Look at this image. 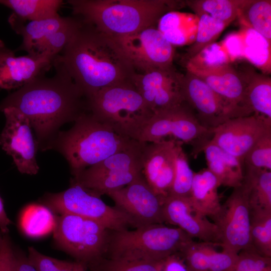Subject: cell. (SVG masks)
Listing matches in <instances>:
<instances>
[{
	"label": "cell",
	"instance_id": "cell-1",
	"mask_svg": "<svg viewBox=\"0 0 271 271\" xmlns=\"http://www.w3.org/2000/svg\"><path fill=\"white\" fill-rule=\"evenodd\" d=\"M55 74H42L10 94L0 103V112L12 107L29 120L38 150L45 151L66 123L87 111L86 99L64 67L55 58Z\"/></svg>",
	"mask_w": 271,
	"mask_h": 271
},
{
	"label": "cell",
	"instance_id": "cell-2",
	"mask_svg": "<svg viewBox=\"0 0 271 271\" xmlns=\"http://www.w3.org/2000/svg\"><path fill=\"white\" fill-rule=\"evenodd\" d=\"M61 53L55 59L86 99L102 88L131 80L137 72L114 37L82 20Z\"/></svg>",
	"mask_w": 271,
	"mask_h": 271
},
{
	"label": "cell",
	"instance_id": "cell-3",
	"mask_svg": "<svg viewBox=\"0 0 271 271\" xmlns=\"http://www.w3.org/2000/svg\"><path fill=\"white\" fill-rule=\"evenodd\" d=\"M72 13L98 30L116 37L155 27L165 14L185 5L174 0H69Z\"/></svg>",
	"mask_w": 271,
	"mask_h": 271
},
{
	"label": "cell",
	"instance_id": "cell-4",
	"mask_svg": "<svg viewBox=\"0 0 271 271\" xmlns=\"http://www.w3.org/2000/svg\"><path fill=\"white\" fill-rule=\"evenodd\" d=\"M136 141L119 134L86 111L76 119L70 129L59 131L46 151L53 149L60 153L68 162L73 176L128 148Z\"/></svg>",
	"mask_w": 271,
	"mask_h": 271
},
{
	"label": "cell",
	"instance_id": "cell-5",
	"mask_svg": "<svg viewBox=\"0 0 271 271\" xmlns=\"http://www.w3.org/2000/svg\"><path fill=\"white\" fill-rule=\"evenodd\" d=\"M194 239L181 229L156 224L109 230L104 257L124 260L161 261L181 252Z\"/></svg>",
	"mask_w": 271,
	"mask_h": 271
},
{
	"label": "cell",
	"instance_id": "cell-6",
	"mask_svg": "<svg viewBox=\"0 0 271 271\" xmlns=\"http://www.w3.org/2000/svg\"><path fill=\"white\" fill-rule=\"evenodd\" d=\"M86 104L96 119L134 140L154 113L131 80L101 89L87 98Z\"/></svg>",
	"mask_w": 271,
	"mask_h": 271
},
{
	"label": "cell",
	"instance_id": "cell-7",
	"mask_svg": "<svg viewBox=\"0 0 271 271\" xmlns=\"http://www.w3.org/2000/svg\"><path fill=\"white\" fill-rule=\"evenodd\" d=\"M108 234L98 222L73 214H60L54 221L57 247L87 267L104 257Z\"/></svg>",
	"mask_w": 271,
	"mask_h": 271
},
{
	"label": "cell",
	"instance_id": "cell-8",
	"mask_svg": "<svg viewBox=\"0 0 271 271\" xmlns=\"http://www.w3.org/2000/svg\"><path fill=\"white\" fill-rule=\"evenodd\" d=\"M144 143L136 141L128 148L73 176L71 182L100 197L128 185L142 174Z\"/></svg>",
	"mask_w": 271,
	"mask_h": 271
},
{
	"label": "cell",
	"instance_id": "cell-9",
	"mask_svg": "<svg viewBox=\"0 0 271 271\" xmlns=\"http://www.w3.org/2000/svg\"><path fill=\"white\" fill-rule=\"evenodd\" d=\"M45 207L59 215L70 214L96 221L109 230L134 228L130 219L114 206L104 203L96 196L76 183L56 193H47L42 198Z\"/></svg>",
	"mask_w": 271,
	"mask_h": 271
},
{
	"label": "cell",
	"instance_id": "cell-10",
	"mask_svg": "<svg viewBox=\"0 0 271 271\" xmlns=\"http://www.w3.org/2000/svg\"><path fill=\"white\" fill-rule=\"evenodd\" d=\"M212 136V130L199 122L192 109L184 101L175 107L154 113L136 140L155 143L169 138L190 144L193 150L201 141Z\"/></svg>",
	"mask_w": 271,
	"mask_h": 271
},
{
	"label": "cell",
	"instance_id": "cell-11",
	"mask_svg": "<svg viewBox=\"0 0 271 271\" xmlns=\"http://www.w3.org/2000/svg\"><path fill=\"white\" fill-rule=\"evenodd\" d=\"M210 218L217 227L221 249L238 254L252 247L248 192L243 181Z\"/></svg>",
	"mask_w": 271,
	"mask_h": 271
},
{
	"label": "cell",
	"instance_id": "cell-12",
	"mask_svg": "<svg viewBox=\"0 0 271 271\" xmlns=\"http://www.w3.org/2000/svg\"><path fill=\"white\" fill-rule=\"evenodd\" d=\"M114 38L137 72L173 66L174 47L155 27Z\"/></svg>",
	"mask_w": 271,
	"mask_h": 271
},
{
	"label": "cell",
	"instance_id": "cell-13",
	"mask_svg": "<svg viewBox=\"0 0 271 271\" xmlns=\"http://www.w3.org/2000/svg\"><path fill=\"white\" fill-rule=\"evenodd\" d=\"M106 195L113 200L116 208L128 216L134 228L165 223V198L154 192L142 174L128 185Z\"/></svg>",
	"mask_w": 271,
	"mask_h": 271
},
{
	"label": "cell",
	"instance_id": "cell-14",
	"mask_svg": "<svg viewBox=\"0 0 271 271\" xmlns=\"http://www.w3.org/2000/svg\"><path fill=\"white\" fill-rule=\"evenodd\" d=\"M2 112L6 123L0 134L2 148L12 157L20 173L36 175L39 170L36 158L38 148L29 120L12 107L5 108Z\"/></svg>",
	"mask_w": 271,
	"mask_h": 271
},
{
	"label": "cell",
	"instance_id": "cell-15",
	"mask_svg": "<svg viewBox=\"0 0 271 271\" xmlns=\"http://www.w3.org/2000/svg\"><path fill=\"white\" fill-rule=\"evenodd\" d=\"M212 131L211 141L243 164L245 155L255 143L271 132V122L252 114L229 119Z\"/></svg>",
	"mask_w": 271,
	"mask_h": 271
},
{
	"label": "cell",
	"instance_id": "cell-16",
	"mask_svg": "<svg viewBox=\"0 0 271 271\" xmlns=\"http://www.w3.org/2000/svg\"><path fill=\"white\" fill-rule=\"evenodd\" d=\"M181 90L183 101L205 127L212 130L227 120L235 118L226 101L205 82L188 71L182 75Z\"/></svg>",
	"mask_w": 271,
	"mask_h": 271
},
{
	"label": "cell",
	"instance_id": "cell-17",
	"mask_svg": "<svg viewBox=\"0 0 271 271\" xmlns=\"http://www.w3.org/2000/svg\"><path fill=\"white\" fill-rule=\"evenodd\" d=\"M182 75L173 66L136 72L131 80L148 107L155 113L184 102L181 90Z\"/></svg>",
	"mask_w": 271,
	"mask_h": 271
},
{
	"label": "cell",
	"instance_id": "cell-18",
	"mask_svg": "<svg viewBox=\"0 0 271 271\" xmlns=\"http://www.w3.org/2000/svg\"><path fill=\"white\" fill-rule=\"evenodd\" d=\"M186 71L205 82L229 105L235 117L249 115L245 106V83L240 72L229 64L206 66L191 61Z\"/></svg>",
	"mask_w": 271,
	"mask_h": 271
},
{
	"label": "cell",
	"instance_id": "cell-19",
	"mask_svg": "<svg viewBox=\"0 0 271 271\" xmlns=\"http://www.w3.org/2000/svg\"><path fill=\"white\" fill-rule=\"evenodd\" d=\"M180 143L172 139L144 143L142 174L154 192L163 198L169 195L172 186L176 154Z\"/></svg>",
	"mask_w": 271,
	"mask_h": 271
},
{
	"label": "cell",
	"instance_id": "cell-20",
	"mask_svg": "<svg viewBox=\"0 0 271 271\" xmlns=\"http://www.w3.org/2000/svg\"><path fill=\"white\" fill-rule=\"evenodd\" d=\"M56 56L33 52L17 57L15 51L0 40V88L6 90L21 88L48 70Z\"/></svg>",
	"mask_w": 271,
	"mask_h": 271
},
{
	"label": "cell",
	"instance_id": "cell-21",
	"mask_svg": "<svg viewBox=\"0 0 271 271\" xmlns=\"http://www.w3.org/2000/svg\"><path fill=\"white\" fill-rule=\"evenodd\" d=\"M165 223L175 225L192 238L214 243L219 247L220 236L216 225L191 206L188 199L168 196L164 200Z\"/></svg>",
	"mask_w": 271,
	"mask_h": 271
},
{
	"label": "cell",
	"instance_id": "cell-22",
	"mask_svg": "<svg viewBox=\"0 0 271 271\" xmlns=\"http://www.w3.org/2000/svg\"><path fill=\"white\" fill-rule=\"evenodd\" d=\"M203 241L191 242L181 252L188 271H232L238 254Z\"/></svg>",
	"mask_w": 271,
	"mask_h": 271
},
{
	"label": "cell",
	"instance_id": "cell-23",
	"mask_svg": "<svg viewBox=\"0 0 271 271\" xmlns=\"http://www.w3.org/2000/svg\"><path fill=\"white\" fill-rule=\"evenodd\" d=\"M211 139L201 142L193 151L196 157L203 152L207 169L215 176L220 186L234 188L239 186L243 179V167L236 158L213 143Z\"/></svg>",
	"mask_w": 271,
	"mask_h": 271
},
{
	"label": "cell",
	"instance_id": "cell-24",
	"mask_svg": "<svg viewBox=\"0 0 271 271\" xmlns=\"http://www.w3.org/2000/svg\"><path fill=\"white\" fill-rule=\"evenodd\" d=\"M245 83V106L254 114L271 122V78L247 68L241 73Z\"/></svg>",
	"mask_w": 271,
	"mask_h": 271
},
{
	"label": "cell",
	"instance_id": "cell-25",
	"mask_svg": "<svg viewBox=\"0 0 271 271\" xmlns=\"http://www.w3.org/2000/svg\"><path fill=\"white\" fill-rule=\"evenodd\" d=\"M72 19L73 17H62L58 14L25 24L24 22L11 15L8 21L13 30L23 38L22 44L18 49L30 54L45 38L68 24Z\"/></svg>",
	"mask_w": 271,
	"mask_h": 271
},
{
	"label": "cell",
	"instance_id": "cell-26",
	"mask_svg": "<svg viewBox=\"0 0 271 271\" xmlns=\"http://www.w3.org/2000/svg\"><path fill=\"white\" fill-rule=\"evenodd\" d=\"M220 186L217 178L207 168L194 173L188 198L192 207L207 217L215 215L221 205L218 193Z\"/></svg>",
	"mask_w": 271,
	"mask_h": 271
},
{
	"label": "cell",
	"instance_id": "cell-27",
	"mask_svg": "<svg viewBox=\"0 0 271 271\" xmlns=\"http://www.w3.org/2000/svg\"><path fill=\"white\" fill-rule=\"evenodd\" d=\"M240 40V59H244L263 74L271 72V43L254 30L241 27L237 31Z\"/></svg>",
	"mask_w": 271,
	"mask_h": 271
},
{
	"label": "cell",
	"instance_id": "cell-28",
	"mask_svg": "<svg viewBox=\"0 0 271 271\" xmlns=\"http://www.w3.org/2000/svg\"><path fill=\"white\" fill-rule=\"evenodd\" d=\"M236 19L241 27L254 30L271 43L270 0H245Z\"/></svg>",
	"mask_w": 271,
	"mask_h": 271
},
{
	"label": "cell",
	"instance_id": "cell-29",
	"mask_svg": "<svg viewBox=\"0 0 271 271\" xmlns=\"http://www.w3.org/2000/svg\"><path fill=\"white\" fill-rule=\"evenodd\" d=\"M62 4L61 0H0V5L11 9L12 15L24 22L54 17Z\"/></svg>",
	"mask_w": 271,
	"mask_h": 271
},
{
	"label": "cell",
	"instance_id": "cell-30",
	"mask_svg": "<svg viewBox=\"0 0 271 271\" xmlns=\"http://www.w3.org/2000/svg\"><path fill=\"white\" fill-rule=\"evenodd\" d=\"M242 181L248 190L250 208L271 210V171L243 168Z\"/></svg>",
	"mask_w": 271,
	"mask_h": 271
},
{
	"label": "cell",
	"instance_id": "cell-31",
	"mask_svg": "<svg viewBox=\"0 0 271 271\" xmlns=\"http://www.w3.org/2000/svg\"><path fill=\"white\" fill-rule=\"evenodd\" d=\"M250 236L252 247L260 255L271 257V210L250 208Z\"/></svg>",
	"mask_w": 271,
	"mask_h": 271
},
{
	"label": "cell",
	"instance_id": "cell-32",
	"mask_svg": "<svg viewBox=\"0 0 271 271\" xmlns=\"http://www.w3.org/2000/svg\"><path fill=\"white\" fill-rule=\"evenodd\" d=\"M176 11L164 15L158 23L157 29L173 46H181L195 40L196 35L189 30V24L193 18Z\"/></svg>",
	"mask_w": 271,
	"mask_h": 271
},
{
	"label": "cell",
	"instance_id": "cell-33",
	"mask_svg": "<svg viewBox=\"0 0 271 271\" xmlns=\"http://www.w3.org/2000/svg\"><path fill=\"white\" fill-rule=\"evenodd\" d=\"M245 0H189L185 1L198 17L206 14L229 25L236 19L240 8Z\"/></svg>",
	"mask_w": 271,
	"mask_h": 271
},
{
	"label": "cell",
	"instance_id": "cell-34",
	"mask_svg": "<svg viewBox=\"0 0 271 271\" xmlns=\"http://www.w3.org/2000/svg\"><path fill=\"white\" fill-rule=\"evenodd\" d=\"M198 18L194 43L187 49L183 58L185 62L213 43L224 29L229 25L206 14L200 15Z\"/></svg>",
	"mask_w": 271,
	"mask_h": 271
},
{
	"label": "cell",
	"instance_id": "cell-35",
	"mask_svg": "<svg viewBox=\"0 0 271 271\" xmlns=\"http://www.w3.org/2000/svg\"><path fill=\"white\" fill-rule=\"evenodd\" d=\"M178 147L175 161L174 178L168 196L187 198L190 197L194 173L190 168L187 155L182 148Z\"/></svg>",
	"mask_w": 271,
	"mask_h": 271
},
{
	"label": "cell",
	"instance_id": "cell-36",
	"mask_svg": "<svg viewBox=\"0 0 271 271\" xmlns=\"http://www.w3.org/2000/svg\"><path fill=\"white\" fill-rule=\"evenodd\" d=\"M163 260H124L103 257L87 267L88 271H162Z\"/></svg>",
	"mask_w": 271,
	"mask_h": 271
},
{
	"label": "cell",
	"instance_id": "cell-37",
	"mask_svg": "<svg viewBox=\"0 0 271 271\" xmlns=\"http://www.w3.org/2000/svg\"><path fill=\"white\" fill-rule=\"evenodd\" d=\"M80 23L79 18L73 17L68 24L45 38L35 48L33 52L46 53L56 56L70 41Z\"/></svg>",
	"mask_w": 271,
	"mask_h": 271
},
{
	"label": "cell",
	"instance_id": "cell-38",
	"mask_svg": "<svg viewBox=\"0 0 271 271\" xmlns=\"http://www.w3.org/2000/svg\"><path fill=\"white\" fill-rule=\"evenodd\" d=\"M243 167L271 171V132L260 138L247 153Z\"/></svg>",
	"mask_w": 271,
	"mask_h": 271
},
{
	"label": "cell",
	"instance_id": "cell-39",
	"mask_svg": "<svg viewBox=\"0 0 271 271\" xmlns=\"http://www.w3.org/2000/svg\"><path fill=\"white\" fill-rule=\"evenodd\" d=\"M33 207L23 217V227L26 233L29 235H40L46 233L52 226V215L45 206Z\"/></svg>",
	"mask_w": 271,
	"mask_h": 271
},
{
	"label": "cell",
	"instance_id": "cell-40",
	"mask_svg": "<svg viewBox=\"0 0 271 271\" xmlns=\"http://www.w3.org/2000/svg\"><path fill=\"white\" fill-rule=\"evenodd\" d=\"M232 271H271V257L260 255L252 247L241 250Z\"/></svg>",
	"mask_w": 271,
	"mask_h": 271
},
{
	"label": "cell",
	"instance_id": "cell-41",
	"mask_svg": "<svg viewBox=\"0 0 271 271\" xmlns=\"http://www.w3.org/2000/svg\"><path fill=\"white\" fill-rule=\"evenodd\" d=\"M187 61L206 66L227 64L231 62L221 42L210 44L195 57Z\"/></svg>",
	"mask_w": 271,
	"mask_h": 271
},
{
	"label": "cell",
	"instance_id": "cell-42",
	"mask_svg": "<svg viewBox=\"0 0 271 271\" xmlns=\"http://www.w3.org/2000/svg\"><path fill=\"white\" fill-rule=\"evenodd\" d=\"M27 257L37 271H59L68 262L44 255L32 246L28 248Z\"/></svg>",
	"mask_w": 271,
	"mask_h": 271
},
{
	"label": "cell",
	"instance_id": "cell-43",
	"mask_svg": "<svg viewBox=\"0 0 271 271\" xmlns=\"http://www.w3.org/2000/svg\"><path fill=\"white\" fill-rule=\"evenodd\" d=\"M0 271H16L15 247L8 234L0 241Z\"/></svg>",
	"mask_w": 271,
	"mask_h": 271
},
{
	"label": "cell",
	"instance_id": "cell-44",
	"mask_svg": "<svg viewBox=\"0 0 271 271\" xmlns=\"http://www.w3.org/2000/svg\"><path fill=\"white\" fill-rule=\"evenodd\" d=\"M162 271H188L180 252L172 254L163 260Z\"/></svg>",
	"mask_w": 271,
	"mask_h": 271
},
{
	"label": "cell",
	"instance_id": "cell-45",
	"mask_svg": "<svg viewBox=\"0 0 271 271\" xmlns=\"http://www.w3.org/2000/svg\"><path fill=\"white\" fill-rule=\"evenodd\" d=\"M16 271H37L29 262L27 255L21 250L15 248Z\"/></svg>",
	"mask_w": 271,
	"mask_h": 271
},
{
	"label": "cell",
	"instance_id": "cell-46",
	"mask_svg": "<svg viewBox=\"0 0 271 271\" xmlns=\"http://www.w3.org/2000/svg\"><path fill=\"white\" fill-rule=\"evenodd\" d=\"M11 224L12 221L6 214L3 200L0 196V230L3 234H8V227Z\"/></svg>",
	"mask_w": 271,
	"mask_h": 271
},
{
	"label": "cell",
	"instance_id": "cell-47",
	"mask_svg": "<svg viewBox=\"0 0 271 271\" xmlns=\"http://www.w3.org/2000/svg\"><path fill=\"white\" fill-rule=\"evenodd\" d=\"M87 267L84 263L77 261H68L67 265L59 271H87Z\"/></svg>",
	"mask_w": 271,
	"mask_h": 271
},
{
	"label": "cell",
	"instance_id": "cell-48",
	"mask_svg": "<svg viewBox=\"0 0 271 271\" xmlns=\"http://www.w3.org/2000/svg\"><path fill=\"white\" fill-rule=\"evenodd\" d=\"M3 234L2 232L0 230V241L1 240V239H2V237H3Z\"/></svg>",
	"mask_w": 271,
	"mask_h": 271
}]
</instances>
